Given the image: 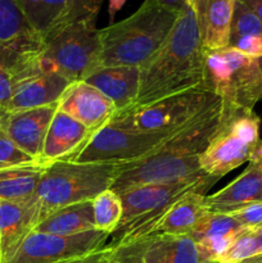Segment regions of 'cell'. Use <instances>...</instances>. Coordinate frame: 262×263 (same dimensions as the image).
<instances>
[{
  "mask_svg": "<svg viewBox=\"0 0 262 263\" xmlns=\"http://www.w3.org/2000/svg\"><path fill=\"white\" fill-rule=\"evenodd\" d=\"M205 195L202 193H189L179 198L158 220L145 229L141 239L153 235H189L208 212Z\"/></svg>",
  "mask_w": 262,
  "mask_h": 263,
  "instance_id": "obj_18",
  "label": "cell"
},
{
  "mask_svg": "<svg viewBox=\"0 0 262 263\" xmlns=\"http://www.w3.org/2000/svg\"><path fill=\"white\" fill-rule=\"evenodd\" d=\"M217 181L216 177L203 174L172 182L141 185L122 192L120 197L123 217L118 230L113 234L110 246L118 247L140 240L145 229L179 198L189 193L207 194Z\"/></svg>",
  "mask_w": 262,
  "mask_h": 263,
  "instance_id": "obj_5",
  "label": "cell"
},
{
  "mask_svg": "<svg viewBox=\"0 0 262 263\" xmlns=\"http://www.w3.org/2000/svg\"><path fill=\"white\" fill-rule=\"evenodd\" d=\"M109 236L98 230L71 236L31 231L12 263H63L103 248Z\"/></svg>",
  "mask_w": 262,
  "mask_h": 263,
  "instance_id": "obj_10",
  "label": "cell"
},
{
  "mask_svg": "<svg viewBox=\"0 0 262 263\" xmlns=\"http://www.w3.org/2000/svg\"><path fill=\"white\" fill-rule=\"evenodd\" d=\"M71 84L66 77L40 68L14 87L7 112L32 109L58 103Z\"/></svg>",
  "mask_w": 262,
  "mask_h": 263,
  "instance_id": "obj_17",
  "label": "cell"
},
{
  "mask_svg": "<svg viewBox=\"0 0 262 263\" xmlns=\"http://www.w3.org/2000/svg\"><path fill=\"white\" fill-rule=\"evenodd\" d=\"M253 202H262V166L248 163L235 180L216 192L205 195V205L211 212L228 213Z\"/></svg>",
  "mask_w": 262,
  "mask_h": 263,
  "instance_id": "obj_20",
  "label": "cell"
},
{
  "mask_svg": "<svg viewBox=\"0 0 262 263\" xmlns=\"http://www.w3.org/2000/svg\"><path fill=\"white\" fill-rule=\"evenodd\" d=\"M95 230L113 235L123 217V204L120 194L107 189L91 200Z\"/></svg>",
  "mask_w": 262,
  "mask_h": 263,
  "instance_id": "obj_25",
  "label": "cell"
},
{
  "mask_svg": "<svg viewBox=\"0 0 262 263\" xmlns=\"http://www.w3.org/2000/svg\"><path fill=\"white\" fill-rule=\"evenodd\" d=\"M140 73L139 67L100 66L84 81L99 90L121 112L135 104L140 90Z\"/></svg>",
  "mask_w": 262,
  "mask_h": 263,
  "instance_id": "obj_16",
  "label": "cell"
},
{
  "mask_svg": "<svg viewBox=\"0 0 262 263\" xmlns=\"http://www.w3.org/2000/svg\"><path fill=\"white\" fill-rule=\"evenodd\" d=\"M95 230L92 203L82 202L66 205L44 217L33 231L50 235L71 236Z\"/></svg>",
  "mask_w": 262,
  "mask_h": 263,
  "instance_id": "obj_22",
  "label": "cell"
},
{
  "mask_svg": "<svg viewBox=\"0 0 262 263\" xmlns=\"http://www.w3.org/2000/svg\"><path fill=\"white\" fill-rule=\"evenodd\" d=\"M94 134L81 122L58 109L46 134L41 162L51 164L72 161L89 144Z\"/></svg>",
  "mask_w": 262,
  "mask_h": 263,
  "instance_id": "obj_15",
  "label": "cell"
},
{
  "mask_svg": "<svg viewBox=\"0 0 262 263\" xmlns=\"http://www.w3.org/2000/svg\"><path fill=\"white\" fill-rule=\"evenodd\" d=\"M46 166L49 164L33 163L0 170V200L20 203L35 199Z\"/></svg>",
  "mask_w": 262,
  "mask_h": 263,
  "instance_id": "obj_23",
  "label": "cell"
},
{
  "mask_svg": "<svg viewBox=\"0 0 262 263\" xmlns=\"http://www.w3.org/2000/svg\"><path fill=\"white\" fill-rule=\"evenodd\" d=\"M241 2L246 3L254 13L258 17V20L262 23V0H241Z\"/></svg>",
  "mask_w": 262,
  "mask_h": 263,
  "instance_id": "obj_37",
  "label": "cell"
},
{
  "mask_svg": "<svg viewBox=\"0 0 262 263\" xmlns=\"http://www.w3.org/2000/svg\"><path fill=\"white\" fill-rule=\"evenodd\" d=\"M102 3L103 0H68L66 10L53 32L64 26L76 22H89L95 25Z\"/></svg>",
  "mask_w": 262,
  "mask_h": 263,
  "instance_id": "obj_28",
  "label": "cell"
},
{
  "mask_svg": "<svg viewBox=\"0 0 262 263\" xmlns=\"http://www.w3.org/2000/svg\"><path fill=\"white\" fill-rule=\"evenodd\" d=\"M40 63L71 82L84 81L102 66L99 30L94 23L76 22L54 31L44 39Z\"/></svg>",
  "mask_w": 262,
  "mask_h": 263,
  "instance_id": "obj_7",
  "label": "cell"
},
{
  "mask_svg": "<svg viewBox=\"0 0 262 263\" xmlns=\"http://www.w3.org/2000/svg\"><path fill=\"white\" fill-rule=\"evenodd\" d=\"M140 69V90L134 107L202 87L203 46L194 4L179 13L162 48Z\"/></svg>",
  "mask_w": 262,
  "mask_h": 263,
  "instance_id": "obj_2",
  "label": "cell"
},
{
  "mask_svg": "<svg viewBox=\"0 0 262 263\" xmlns=\"http://www.w3.org/2000/svg\"><path fill=\"white\" fill-rule=\"evenodd\" d=\"M117 166L76 162H54L46 166L35 193L40 221L59 208L90 202L110 189Z\"/></svg>",
  "mask_w": 262,
  "mask_h": 263,
  "instance_id": "obj_4",
  "label": "cell"
},
{
  "mask_svg": "<svg viewBox=\"0 0 262 263\" xmlns=\"http://www.w3.org/2000/svg\"><path fill=\"white\" fill-rule=\"evenodd\" d=\"M32 30L45 39L58 25L68 0H21Z\"/></svg>",
  "mask_w": 262,
  "mask_h": 263,
  "instance_id": "obj_24",
  "label": "cell"
},
{
  "mask_svg": "<svg viewBox=\"0 0 262 263\" xmlns=\"http://www.w3.org/2000/svg\"><path fill=\"white\" fill-rule=\"evenodd\" d=\"M113 253H115V247L109 244V246L103 247V248L91 252V253L69 259V261L63 263H109L113 257Z\"/></svg>",
  "mask_w": 262,
  "mask_h": 263,
  "instance_id": "obj_34",
  "label": "cell"
},
{
  "mask_svg": "<svg viewBox=\"0 0 262 263\" xmlns=\"http://www.w3.org/2000/svg\"><path fill=\"white\" fill-rule=\"evenodd\" d=\"M177 17L157 0H144L130 17L99 30L102 66L143 68L162 48Z\"/></svg>",
  "mask_w": 262,
  "mask_h": 263,
  "instance_id": "obj_3",
  "label": "cell"
},
{
  "mask_svg": "<svg viewBox=\"0 0 262 263\" xmlns=\"http://www.w3.org/2000/svg\"><path fill=\"white\" fill-rule=\"evenodd\" d=\"M143 263H210L190 235L148 236Z\"/></svg>",
  "mask_w": 262,
  "mask_h": 263,
  "instance_id": "obj_21",
  "label": "cell"
},
{
  "mask_svg": "<svg viewBox=\"0 0 262 263\" xmlns=\"http://www.w3.org/2000/svg\"><path fill=\"white\" fill-rule=\"evenodd\" d=\"M256 146L244 141L220 116L217 128L199 157L200 168L208 176L220 180L233 170L249 162Z\"/></svg>",
  "mask_w": 262,
  "mask_h": 263,
  "instance_id": "obj_12",
  "label": "cell"
},
{
  "mask_svg": "<svg viewBox=\"0 0 262 263\" xmlns=\"http://www.w3.org/2000/svg\"><path fill=\"white\" fill-rule=\"evenodd\" d=\"M202 87L222 103L253 109L262 100V69L258 58L226 46L203 50Z\"/></svg>",
  "mask_w": 262,
  "mask_h": 263,
  "instance_id": "obj_6",
  "label": "cell"
},
{
  "mask_svg": "<svg viewBox=\"0 0 262 263\" xmlns=\"http://www.w3.org/2000/svg\"><path fill=\"white\" fill-rule=\"evenodd\" d=\"M252 35H262L261 21L246 3L241 0H236L235 5H234L233 20H231L229 45L238 39Z\"/></svg>",
  "mask_w": 262,
  "mask_h": 263,
  "instance_id": "obj_27",
  "label": "cell"
},
{
  "mask_svg": "<svg viewBox=\"0 0 262 263\" xmlns=\"http://www.w3.org/2000/svg\"><path fill=\"white\" fill-rule=\"evenodd\" d=\"M248 163H256L258 164V166H262V141H259V143L257 144V146L254 148Z\"/></svg>",
  "mask_w": 262,
  "mask_h": 263,
  "instance_id": "obj_38",
  "label": "cell"
},
{
  "mask_svg": "<svg viewBox=\"0 0 262 263\" xmlns=\"http://www.w3.org/2000/svg\"><path fill=\"white\" fill-rule=\"evenodd\" d=\"M57 110L58 103L32 109L5 112L0 127L23 152L41 162L46 134Z\"/></svg>",
  "mask_w": 262,
  "mask_h": 263,
  "instance_id": "obj_13",
  "label": "cell"
},
{
  "mask_svg": "<svg viewBox=\"0 0 262 263\" xmlns=\"http://www.w3.org/2000/svg\"><path fill=\"white\" fill-rule=\"evenodd\" d=\"M43 45L36 32L0 41V108L7 110L14 87L41 68Z\"/></svg>",
  "mask_w": 262,
  "mask_h": 263,
  "instance_id": "obj_11",
  "label": "cell"
},
{
  "mask_svg": "<svg viewBox=\"0 0 262 263\" xmlns=\"http://www.w3.org/2000/svg\"><path fill=\"white\" fill-rule=\"evenodd\" d=\"M258 62H259V66H261V69H262V57H259Z\"/></svg>",
  "mask_w": 262,
  "mask_h": 263,
  "instance_id": "obj_42",
  "label": "cell"
},
{
  "mask_svg": "<svg viewBox=\"0 0 262 263\" xmlns=\"http://www.w3.org/2000/svg\"><path fill=\"white\" fill-rule=\"evenodd\" d=\"M145 241L146 238H144L134 243L115 247V253L109 263H143L141 258Z\"/></svg>",
  "mask_w": 262,
  "mask_h": 263,
  "instance_id": "obj_32",
  "label": "cell"
},
{
  "mask_svg": "<svg viewBox=\"0 0 262 263\" xmlns=\"http://www.w3.org/2000/svg\"><path fill=\"white\" fill-rule=\"evenodd\" d=\"M33 163H43V162L38 161L23 152L0 127V170Z\"/></svg>",
  "mask_w": 262,
  "mask_h": 263,
  "instance_id": "obj_30",
  "label": "cell"
},
{
  "mask_svg": "<svg viewBox=\"0 0 262 263\" xmlns=\"http://www.w3.org/2000/svg\"><path fill=\"white\" fill-rule=\"evenodd\" d=\"M229 46L252 58H259L262 57V35L244 36L231 43Z\"/></svg>",
  "mask_w": 262,
  "mask_h": 263,
  "instance_id": "obj_33",
  "label": "cell"
},
{
  "mask_svg": "<svg viewBox=\"0 0 262 263\" xmlns=\"http://www.w3.org/2000/svg\"><path fill=\"white\" fill-rule=\"evenodd\" d=\"M221 100L204 87L186 90L115 115L108 125L143 133L170 134L188 125Z\"/></svg>",
  "mask_w": 262,
  "mask_h": 263,
  "instance_id": "obj_8",
  "label": "cell"
},
{
  "mask_svg": "<svg viewBox=\"0 0 262 263\" xmlns=\"http://www.w3.org/2000/svg\"><path fill=\"white\" fill-rule=\"evenodd\" d=\"M58 109L86 126L92 133H98L110 122L117 108L99 90L85 81L72 82L61 99Z\"/></svg>",
  "mask_w": 262,
  "mask_h": 263,
  "instance_id": "obj_14",
  "label": "cell"
},
{
  "mask_svg": "<svg viewBox=\"0 0 262 263\" xmlns=\"http://www.w3.org/2000/svg\"><path fill=\"white\" fill-rule=\"evenodd\" d=\"M254 235H256L257 240H258V244H259V248H261V256H262V226L261 228L256 229V230H253Z\"/></svg>",
  "mask_w": 262,
  "mask_h": 263,
  "instance_id": "obj_39",
  "label": "cell"
},
{
  "mask_svg": "<svg viewBox=\"0 0 262 263\" xmlns=\"http://www.w3.org/2000/svg\"><path fill=\"white\" fill-rule=\"evenodd\" d=\"M158 4L175 13H181L189 5L195 4V0H157Z\"/></svg>",
  "mask_w": 262,
  "mask_h": 263,
  "instance_id": "obj_35",
  "label": "cell"
},
{
  "mask_svg": "<svg viewBox=\"0 0 262 263\" xmlns=\"http://www.w3.org/2000/svg\"><path fill=\"white\" fill-rule=\"evenodd\" d=\"M246 230H256L262 226V202H253L228 212Z\"/></svg>",
  "mask_w": 262,
  "mask_h": 263,
  "instance_id": "obj_31",
  "label": "cell"
},
{
  "mask_svg": "<svg viewBox=\"0 0 262 263\" xmlns=\"http://www.w3.org/2000/svg\"><path fill=\"white\" fill-rule=\"evenodd\" d=\"M175 133V131H174ZM143 133L107 125L95 133L89 144L74 157L76 163H130L144 158L158 148L170 135Z\"/></svg>",
  "mask_w": 262,
  "mask_h": 263,
  "instance_id": "obj_9",
  "label": "cell"
},
{
  "mask_svg": "<svg viewBox=\"0 0 262 263\" xmlns=\"http://www.w3.org/2000/svg\"><path fill=\"white\" fill-rule=\"evenodd\" d=\"M257 256H261L258 240L253 231L244 230L236 236L230 248L222 254L217 263H241Z\"/></svg>",
  "mask_w": 262,
  "mask_h": 263,
  "instance_id": "obj_29",
  "label": "cell"
},
{
  "mask_svg": "<svg viewBox=\"0 0 262 263\" xmlns=\"http://www.w3.org/2000/svg\"><path fill=\"white\" fill-rule=\"evenodd\" d=\"M127 0H109V4H108V14H109V25H112L113 21H115L116 14L120 12L123 8L125 3Z\"/></svg>",
  "mask_w": 262,
  "mask_h": 263,
  "instance_id": "obj_36",
  "label": "cell"
},
{
  "mask_svg": "<svg viewBox=\"0 0 262 263\" xmlns=\"http://www.w3.org/2000/svg\"><path fill=\"white\" fill-rule=\"evenodd\" d=\"M241 263H262V256L253 257V258H249V259H247V261H244Z\"/></svg>",
  "mask_w": 262,
  "mask_h": 263,
  "instance_id": "obj_40",
  "label": "cell"
},
{
  "mask_svg": "<svg viewBox=\"0 0 262 263\" xmlns=\"http://www.w3.org/2000/svg\"><path fill=\"white\" fill-rule=\"evenodd\" d=\"M5 112H7V110H4L3 108H0V122H2V118H3V116L5 115Z\"/></svg>",
  "mask_w": 262,
  "mask_h": 263,
  "instance_id": "obj_41",
  "label": "cell"
},
{
  "mask_svg": "<svg viewBox=\"0 0 262 263\" xmlns=\"http://www.w3.org/2000/svg\"><path fill=\"white\" fill-rule=\"evenodd\" d=\"M220 110L221 102L172 133L144 158L118 164L110 189L121 194L141 185L172 182L204 174L199 157L217 128Z\"/></svg>",
  "mask_w": 262,
  "mask_h": 263,
  "instance_id": "obj_1",
  "label": "cell"
},
{
  "mask_svg": "<svg viewBox=\"0 0 262 263\" xmlns=\"http://www.w3.org/2000/svg\"><path fill=\"white\" fill-rule=\"evenodd\" d=\"M235 2L195 0L194 7L203 50H217L229 46Z\"/></svg>",
  "mask_w": 262,
  "mask_h": 263,
  "instance_id": "obj_19",
  "label": "cell"
},
{
  "mask_svg": "<svg viewBox=\"0 0 262 263\" xmlns=\"http://www.w3.org/2000/svg\"><path fill=\"white\" fill-rule=\"evenodd\" d=\"M244 230L246 229L228 213L208 211L189 235L194 241H199L208 238L239 235Z\"/></svg>",
  "mask_w": 262,
  "mask_h": 263,
  "instance_id": "obj_26",
  "label": "cell"
}]
</instances>
